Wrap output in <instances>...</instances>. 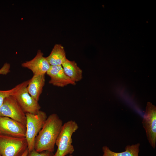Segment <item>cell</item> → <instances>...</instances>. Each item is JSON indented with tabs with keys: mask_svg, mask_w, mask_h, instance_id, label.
<instances>
[{
	"mask_svg": "<svg viewBox=\"0 0 156 156\" xmlns=\"http://www.w3.org/2000/svg\"><path fill=\"white\" fill-rule=\"evenodd\" d=\"M63 125L62 120L57 114L49 115L36 138L34 149L38 152L44 151L53 152Z\"/></svg>",
	"mask_w": 156,
	"mask_h": 156,
	"instance_id": "cell-1",
	"label": "cell"
},
{
	"mask_svg": "<svg viewBox=\"0 0 156 156\" xmlns=\"http://www.w3.org/2000/svg\"><path fill=\"white\" fill-rule=\"evenodd\" d=\"M78 128L77 124L73 120L68 121L63 125L55 142L57 149L53 156H66L74 152L72 137Z\"/></svg>",
	"mask_w": 156,
	"mask_h": 156,
	"instance_id": "cell-2",
	"label": "cell"
},
{
	"mask_svg": "<svg viewBox=\"0 0 156 156\" xmlns=\"http://www.w3.org/2000/svg\"><path fill=\"white\" fill-rule=\"evenodd\" d=\"M26 132L25 138L29 152L34 149L36 137L43 126L47 118L46 113L40 110L36 114L26 113Z\"/></svg>",
	"mask_w": 156,
	"mask_h": 156,
	"instance_id": "cell-3",
	"label": "cell"
},
{
	"mask_svg": "<svg viewBox=\"0 0 156 156\" xmlns=\"http://www.w3.org/2000/svg\"><path fill=\"white\" fill-rule=\"evenodd\" d=\"M28 148L25 138H17L0 134L1 156H21Z\"/></svg>",
	"mask_w": 156,
	"mask_h": 156,
	"instance_id": "cell-4",
	"label": "cell"
},
{
	"mask_svg": "<svg viewBox=\"0 0 156 156\" xmlns=\"http://www.w3.org/2000/svg\"><path fill=\"white\" fill-rule=\"evenodd\" d=\"M29 80L22 83V85L12 95L16 100L20 106L26 113L37 114L41 107L38 101L29 94L27 88Z\"/></svg>",
	"mask_w": 156,
	"mask_h": 156,
	"instance_id": "cell-5",
	"label": "cell"
},
{
	"mask_svg": "<svg viewBox=\"0 0 156 156\" xmlns=\"http://www.w3.org/2000/svg\"><path fill=\"white\" fill-rule=\"evenodd\" d=\"M0 116L6 117L26 126V114L12 96L6 97L0 107Z\"/></svg>",
	"mask_w": 156,
	"mask_h": 156,
	"instance_id": "cell-6",
	"label": "cell"
},
{
	"mask_svg": "<svg viewBox=\"0 0 156 156\" xmlns=\"http://www.w3.org/2000/svg\"><path fill=\"white\" fill-rule=\"evenodd\" d=\"M142 124L148 141L155 148L156 144V107L151 102L147 104Z\"/></svg>",
	"mask_w": 156,
	"mask_h": 156,
	"instance_id": "cell-7",
	"label": "cell"
},
{
	"mask_svg": "<svg viewBox=\"0 0 156 156\" xmlns=\"http://www.w3.org/2000/svg\"><path fill=\"white\" fill-rule=\"evenodd\" d=\"M26 126L10 118L0 116V134L17 137L25 138Z\"/></svg>",
	"mask_w": 156,
	"mask_h": 156,
	"instance_id": "cell-8",
	"label": "cell"
},
{
	"mask_svg": "<svg viewBox=\"0 0 156 156\" xmlns=\"http://www.w3.org/2000/svg\"><path fill=\"white\" fill-rule=\"evenodd\" d=\"M22 66L31 70L33 75H45L51 65L41 51L38 50L35 56L31 60L22 64Z\"/></svg>",
	"mask_w": 156,
	"mask_h": 156,
	"instance_id": "cell-9",
	"label": "cell"
},
{
	"mask_svg": "<svg viewBox=\"0 0 156 156\" xmlns=\"http://www.w3.org/2000/svg\"><path fill=\"white\" fill-rule=\"evenodd\" d=\"M46 74L50 78L49 83L54 86L63 87L70 84H76L65 74L62 65L51 66Z\"/></svg>",
	"mask_w": 156,
	"mask_h": 156,
	"instance_id": "cell-10",
	"label": "cell"
},
{
	"mask_svg": "<svg viewBox=\"0 0 156 156\" xmlns=\"http://www.w3.org/2000/svg\"><path fill=\"white\" fill-rule=\"evenodd\" d=\"M45 83V75H33L27 87L30 95L38 101Z\"/></svg>",
	"mask_w": 156,
	"mask_h": 156,
	"instance_id": "cell-11",
	"label": "cell"
},
{
	"mask_svg": "<svg viewBox=\"0 0 156 156\" xmlns=\"http://www.w3.org/2000/svg\"><path fill=\"white\" fill-rule=\"evenodd\" d=\"M62 66L65 74L73 82L76 83L83 78V71L75 61L67 59Z\"/></svg>",
	"mask_w": 156,
	"mask_h": 156,
	"instance_id": "cell-12",
	"label": "cell"
},
{
	"mask_svg": "<svg viewBox=\"0 0 156 156\" xmlns=\"http://www.w3.org/2000/svg\"><path fill=\"white\" fill-rule=\"evenodd\" d=\"M46 58L51 66L62 65L67 59L64 47L61 44L55 45Z\"/></svg>",
	"mask_w": 156,
	"mask_h": 156,
	"instance_id": "cell-13",
	"label": "cell"
},
{
	"mask_svg": "<svg viewBox=\"0 0 156 156\" xmlns=\"http://www.w3.org/2000/svg\"><path fill=\"white\" fill-rule=\"evenodd\" d=\"M139 143L127 146L125 151L121 152H115L111 151L108 147L104 146L102 148L103 154L102 156H139Z\"/></svg>",
	"mask_w": 156,
	"mask_h": 156,
	"instance_id": "cell-14",
	"label": "cell"
},
{
	"mask_svg": "<svg viewBox=\"0 0 156 156\" xmlns=\"http://www.w3.org/2000/svg\"><path fill=\"white\" fill-rule=\"evenodd\" d=\"M22 83L17 85L12 89L6 90H0V107L2 105L5 99L7 97L12 96L22 85Z\"/></svg>",
	"mask_w": 156,
	"mask_h": 156,
	"instance_id": "cell-15",
	"label": "cell"
},
{
	"mask_svg": "<svg viewBox=\"0 0 156 156\" xmlns=\"http://www.w3.org/2000/svg\"><path fill=\"white\" fill-rule=\"evenodd\" d=\"M53 152L44 151L41 152H37L34 149L29 152L28 156H53Z\"/></svg>",
	"mask_w": 156,
	"mask_h": 156,
	"instance_id": "cell-16",
	"label": "cell"
},
{
	"mask_svg": "<svg viewBox=\"0 0 156 156\" xmlns=\"http://www.w3.org/2000/svg\"><path fill=\"white\" fill-rule=\"evenodd\" d=\"M29 151L28 148L26 149L21 156H28Z\"/></svg>",
	"mask_w": 156,
	"mask_h": 156,
	"instance_id": "cell-17",
	"label": "cell"
},
{
	"mask_svg": "<svg viewBox=\"0 0 156 156\" xmlns=\"http://www.w3.org/2000/svg\"><path fill=\"white\" fill-rule=\"evenodd\" d=\"M66 156H73L72 155H67Z\"/></svg>",
	"mask_w": 156,
	"mask_h": 156,
	"instance_id": "cell-18",
	"label": "cell"
},
{
	"mask_svg": "<svg viewBox=\"0 0 156 156\" xmlns=\"http://www.w3.org/2000/svg\"><path fill=\"white\" fill-rule=\"evenodd\" d=\"M0 156H1L0 153Z\"/></svg>",
	"mask_w": 156,
	"mask_h": 156,
	"instance_id": "cell-19",
	"label": "cell"
}]
</instances>
